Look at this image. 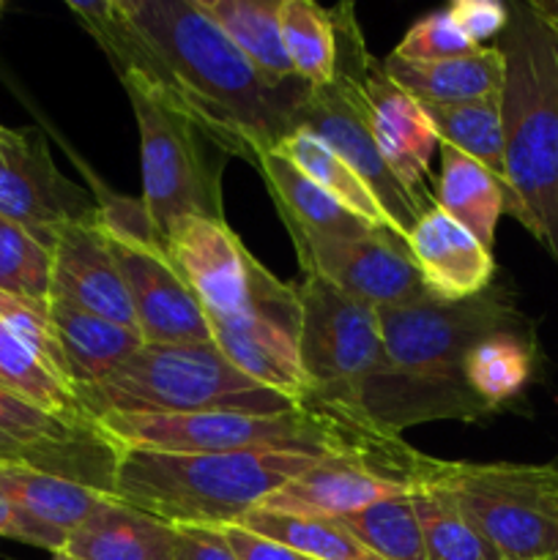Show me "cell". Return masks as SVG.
Instances as JSON below:
<instances>
[{
	"instance_id": "1",
	"label": "cell",
	"mask_w": 558,
	"mask_h": 560,
	"mask_svg": "<svg viewBox=\"0 0 558 560\" xmlns=\"http://www.w3.org/2000/svg\"><path fill=\"white\" fill-rule=\"evenodd\" d=\"M113 71L159 88L224 156L249 162L290 135L306 82H268L197 0H69Z\"/></svg>"
},
{
	"instance_id": "2",
	"label": "cell",
	"mask_w": 558,
	"mask_h": 560,
	"mask_svg": "<svg viewBox=\"0 0 558 560\" xmlns=\"http://www.w3.org/2000/svg\"><path fill=\"white\" fill-rule=\"evenodd\" d=\"M381 312L383 359L361 386L359 413L388 435L435 419L481 421L490 410L465 386V355L496 331L531 326L503 284L463 301L435 295Z\"/></svg>"
},
{
	"instance_id": "3",
	"label": "cell",
	"mask_w": 558,
	"mask_h": 560,
	"mask_svg": "<svg viewBox=\"0 0 558 560\" xmlns=\"http://www.w3.org/2000/svg\"><path fill=\"white\" fill-rule=\"evenodd\" d=\"M498 47L507 55V213L558 260V27L514 3Z\"/></svg>"
},
{
	"instance_id": "4",
	"label": "cell",
	"mask_w": 558,
	"mask_h": 560,
	"mask_svg": "<svg viewBox=\"0 0 558 560\" xmlns=\"http://www.w3.org/2000/svg\"><path fill=\"white\" fill-rule=\"evenodd\" d=\"M317 459L282 448L228 454L115 448L109 495L175 528H224L260 509Z\"/></svg>"
},
{
	"instance_id": "5",
	"label": "cell",
	"mask_w": 558,
	"mask_h": 560,
	"mask_svg": "<svg viewBox=\"0 0 558 560\" xmlns=\"http://www.w3.org/2000/svg\"><path fill=\"white\" fill-rule=\"evenodd\" d=\"M88 424L104 416H184L208 410L288 413L301 402L257 386L213 342L142 345L113 375L77 388Z\"/></svg>"
},
{
	"instance_id": "6",
	"label": "cell",
	"mask_w": 558,
	"mask_h": 560,
	"mask_svg": "<svg viewBox=\"0 0 558 560\" xmlns=\"http://www.w3.org/2000/svg\"><path fill=\"white\" fill-rule=\"evenodd\" d=\"M140 129L142 211L162 241L175 224L200 217L224 222V153L159 91L135 71H115Z\"/></svg>"
},
{
	"instance_id": "7",
	"label": "cell",
	"mask_w": 558,
	"mask_h": 560,
	"mask_svg": "<svg viewBox=\"0 0 558 560\" xmlns=\"http://www.w3.org/2000/svg\"><path fill=\"white\" fill-rule=\"evenodd\" d=\"M425 485L449 492L501 560L558 556V468L553 463H446L432 457Z\"/></svg>"
},
{
	"instance_id": "8",
	"label": "cell",
	"mask_w": 558,
	"mask_h": 560,
	"mask_svg": "<svg viewBox=\"0 0 558 560\" xmlns=\"http://www.w3.org/2000/svg\"><path fill=\"white\" fill-rule=\"evenodd\" d=\"M328 11H332L334 33H337V71L328 85H306L304 96L293 109L290 131H312L334 153H339L375 191L377 202L392 219L394 235L408 241L410 230L427 208L419 206L394 178L372 137L370 109H367L364 88H361V66L370 49L364 44L353 5L345 3Z\"/></svg>"
},
{
	"instance_id": "9",
	"label": "cell",
	"mask_w": 558,
	"mask_h": 560,
	"mask_svg": "<svg viewBox=\"0 0 558 560\" xmlns=\"http://www.w3.org/2000/svg\"><path fill=\"white\" fill-rule=\"evenodd\" d=\"M162 246L175 271L197 295L208 323L268 317L299 334L295 288L279 282L257 262L228 222L184 219L164 235Z\"/></svg>"
},
{
	"instance_id": "10",
	"label": "cell",
	"mask_w": 558,
	"mask_h": 560,
	"mask_svg": "<svg viewBox=\"0 0 558 560\" xmlns=\"http://www.w3.org/2000/svg\"><path fill=\"white\" fill-rule=\"evenodd\" d=\"M295 293L299 355L310 381V397L304 402L361 419V386L383 359L381 312L350 299L321 277H304Z\"/></svg>"
},
{
	"instance_id": "11",
	"label": "cell",
	"mask_w": 558,
	"mask_h": 560,
	"mask_svg": "<svg viewBox=\"0 0 558 560\" xmlns=\"http://www.w3.org/2000/svg\"><path fill=\"white\" fill-rule=\"evenodd\" d=\"M109 252L120 268L137 328L148 345L213 342L211 323L189 284L170 262L162 241L148 224L142 202L98 200Z\"/></svg>"
},
{
	"instance_id": "12",
	"label": "cell",
	"mask_w": 558,
	"mask_h": 560,
	"mask_svg": "<svg viewBox=\"0 0 558 560\" xmlns=\"http://www.w3.org/2000/svg\"><path fill=\"white\" fill-rule=\"evenodd\" d=\"M98 211L102 202L60 173L42 131L0 124V217L55 249L69 224L88 222Z\"/></svg>"
},
{
	"instance_id": "13",
	"label": "cell",
	"mask_w": 558,
	"mask_h": 560,
	"mask_svg": "<svg viewBox=\"0 0 558 560\" xmlns=\"http://www.w3.org/2000/svg\"><path fill=\"white\" fill-rule=\"evenodd\" d=\"M304 277H321L375 310H397L430 295L408 244L392 230L364 238H295Z\"/></svg>"
},
{
	"instance_id": "14",
	"label": "cell",
	"mask_w": 558,
	"mask_h": 560,
	"mask_svg": "<svg viewBox=\"0 0 558 560\" xmlns=\"http://www.w3.org/2000/svg\"><path fill=\"white\" fill-rule=\"evenodd\" d=\"M361 88L370 109L372 137L383 162L419 206L432 208L435 202L427 191V175H430L432 153L441 142L425 107L386 74L383 60L372 52H367L361 66Z\"/></svg>"
},
{
	"instance_id": "15",
	"label": "cell",
	"mask_w": 558,
	"mask_h": 560,
	"mask_svg": "<svg viewBox=\"0 0 558 560\" xmlns=\"http://www.w3.org/2000/svg\"><path fill=\"white\" fill-rule=\"evenodd\" d=\"M102 213V211H98ZM74 310L137 328L135 306L120 268L109 252L102 219L69 224L53 249V299Z\"/></svg>"
},
{
	"instance_id": "16",
	"label": "cell",
	"mask_w": 558,
	"mask_h": 560,
	"mask_svg": "<svg viewBox=\"0 0 558 560\" xmlns=\"http://www.w3.org/2000/svg\"><path fill=\"white\" fill-rule=\"evenodd\" d=\"M408 249L435 299L463 301L485 293L496 277V257L438 206L427 208L408 235Z\"/></svg>"
},
{
	"instance_id": "17",
	"label": "cell",
	"mask_w": 558,
	"mask_h": 560,
	"mask_svg": "<svg viewBox=\"0 0 558 560\" xmlns=\"http://www.w3.org/2000/svg\"><path fill=\"white\" fill-rule=\"evenodd\" d=\"M211 339L219 353L257 386L271 388L304 405L310 381L299 355V334L268 317L211 320Z\"/></svg>"
},
{
	"instance_id": "18",
	"label": "cell",
	"mask_w": 558,
	"mask_h": 560,
	"mask_svg": "<svg viewBox=\"0 0 558 560\" xmlns=\"http://www.w3.org/2000/svg\"><path fill=\"white\" fill-rule=\"evenodd\" d=\"M178 528L118 498H107L66 539L60 556L74 560H175Z\"/></svg>"
},
{
	"instance_id": "19",
	"label": "cell",
	"mask_w": 558,
	"mask_h": 560,
	"mask_svg": "<svg viewBox=\"0 0 558 560\" xmlns=\"http://www.w3.org/2000/svg\"><path fill=\"white\" fill-rule=\"evenodd\" d=\"M274 197L279 219L295 238H364L372 230L367 222L328 197L312 178L279 151H268L255 164Z\"/></svg>"
},
{
	"instance_id": "20",
	"label": "cell",
	"mask_w": 558,
	"mask_h": 560,
	"mask_svg": "<svg viewBox=\"0 0 558 560\" xmlns=\"http://www.w3.org/2000/svg\"><path fill=\"white\" fill-rule=\"evenodd\" d=\"M383 69L416 102L454 104L501 93L507 80V55L498 44H487L463 58L435 63H410L388 55Z\"/></svg>"
},
{
	"instance_id": "21",
	"label": "cell",
	"mask_w": 558,
	"mask_h": 560,
	"mask_svg": "<svg viewBox=\"0 0 558 560\" xmlns=\"http://www.w3.org/2000/svg\"><path fill=\"white\" fill-rule=\"evenodd\" d=\"M0 495L27 520L66 536L113 498L82 481L22 463H0Z\"/></svg>"
},
{
	"instance_id": "22",
	"label": "cell",
	"mask_w": 558,
	"mask_h": 560,
	"mask_svg": "<svg viewBox=\"0 0 558 560\" xmlns=\"http://www.w3.org/2000/svg\"><path fill=\"white\" fill-rule=\"evenodd\" d=\"M49 315H53L66 364H69L74 392L113 375L126 359H131L146 345L142 334L135 328L118 326V323L74 310L60 301H49Z\"/></svg>"
},
{
	"instance_id": "23",
	"label": "cell",
	"mask_w": 558,
	"mask_h": 560,
	"mask_svg": "<svg viewBox=\"0 0 558 560\" xmlns=\"http://www.w3.org/2000/svg\"><path fill=\"white\" fill-rule=\"evenodd\" d=\"M438 148H441V175L432 202L492 252L498 219L507 213L501 180L465 153L449 145Z\"/></svg>"
},
{
	"instance_id": "24",
	"label": "cell",
	"mask_w": 558,
	"mask_h": 560,
	"mask_svg": "<svg viewBox=\"0 0 558 560\" xmlns=\"http://www.w3.org/2000/svg\"><path fill=\"white\" fill-rule=\"evenodd\" d=\"M239 52L274 85L299 82L279 31L282 0H197Z\"/></svg>"
},
{
	"instance_id": "25",
	"label": "cell",
	"mask_w": 558,
	"mask_h": 560,
	"mask_svg": "<svg viewBox=\"0 0 558 560\" xmlns=\"http://www.w3.org/2000/svg\"><path fill=\"white\" fill-rule=\"evenodd\" d=\"M534 328H509L479 339L465 355V386L490 413L507 408L525 392L534 375Z\"/></svg>"
},
{
	"instance_id": "26",
	"label": "cell",
	"mask_w": 558,
	"mask_h": 560,
	"mask_svg": "<svg viewBox=\"0 0 558 560\" xmlns=\"http://www.w3.org/2000/svg\"><path fill=\"white\" fill-rule=\"evenodd\" d=\"M274 151H279L288 162H293L306 178L315 180L328 197H334L339 206L348 208L361 222H367L375 230H392V219H388V213L377 202L375 191L321 137H315L306 129H293L279 140Z\"/></svg>"
},
{
	"instance_id": "27",
	"label": "cell",
	"mask_w": 558,
	"mask_h": 560,
	"mask_svg": "<svg viewBox=\"0 0 558 560\" xmlns=\"http://www.w3.org/2000/svg\"><path fill=\"white\" fill-rule=\"evenodd\" d=\"M435 126L441 145L454 148L490 170L503 186L507 200V142H503L501 93L454 104H421Z\"/></svg>"
},
{
	"instance_id": "28",
	"label": "cell",
	"mask_w": 558,
	"mask_h": 560,
	"mask_svg": "<svg viewBox=\"0 0 558 560\" xmlns=\"http://www.w3.org/2000/svg\"><path fill=\"white\" fill-rule=\"evenodd\" d=\"M235 525L279 541L310 560H381L372 556L339 520L299 517V514L255 509Z\"/></svg>"
},
{
	"instance_id": "29",
	"label": "cell",
	"mask_w": 558,
	"mask_h": 560,
	"mask_svg": "<svg viewBox=\"0 0 558 560\" xmlns=\"http://www.w3.org/2000/svg\"><path fill=\"white\" fill-rule=\"evenodd\" d=\"M279 31L295 77L306 85H328L337 71V33L332 11L312 0H282Z\"/></svg>"
},
{
	"instance_id": "30",
	"label": "cell",
	"mask_w": 558,
	"mask_h": 560,
	"mask_svg": "<svg viewBox=\"0 0 558 560\" xmlns=\"http://www.w3.org/2000/svg\"><path fill=\"white\" fill-rule=\"evenodd\" d=\"M0 386L14 392L16 397L27 399L36 408L69 421V424L93 427L88 424L80 405H77L74 388L66 386L58 375H53V370L36 353H31L25 345L16 342L5 328H0Z\"/></svg>"
},
{
	"instance_id": "31",
	"label": "cell",
	"mask_w": 558,
	"mask_h": 560,
	"mask_svg": "<svg viewBox=\"0 0 558 560\" xmlns=\"http://www.w3.org/2000/svg\"><path fill=\"white\" fill-rule=\"evenodd\" d=\"M410 498L425 536L427 560H501L441 487L425 485L410 492Z\"/></svg>"
},
{
	"instance_id": "32",
	"label": "cell",
	"mask_w": 558,
	"mask_h": 560,
	"mask_svg": "<svg viewBox=\"0 0 558 560\" xmlns=\"http://www.w3.org/2000/svg\"><path fill=\"white\" fill-rule=\"evenodd\" d=\"M339 523L381 560H427L414 498L397 495L345 514Z\"/></svg>"
},
{
	"instance_id": "33",
	"label": "cell",
	"mask_w": 558,
	"mask_h": 560,
	"mask_svg": "<svg viewBox=\"0 0 558 560\" xmlns=\"http://www.w3.org/2000/svg\"><path fill=\"white\" fill-rule=\"evenodd\" d=\"M0 290L42 304L53 299V249L5 217H0Z\"/></svg>"
},
{
	"instance_id": "34",
	"label": "cell",
	"mask_w": 558,
	"mask_h": 560,
	"mask_svg": "<svg viewBox=\"0 0 558 560\" xmlns=\"http://www.w3.org/2000/svg\"><path fill=\"white\" fill-rule=\"evenodd\" d=\"M0 328H5L31 353H36L53 370V375H58L66 386L74 388L63 348H60L58 331H55L53 315H49V304L16 299V295H9L0 290Z\"/></svg>"
},
{
	"instance_id": "35",
	"label": "cell",
	"mask_w": 558,
	"mask_h": 560,
	"mask_svg": "<svg viewBox=\"0 0 558 560\" xmlns=\"http://www.w3.org/2000/svg\"><path fill=\"white\" fill-rule=\"evenodd\" d=\"M474 44L468 42L449 9L432 11V14L421 16L394 47V58L410 60V63H435V60H452L463 58V55L474 52Z\"/></svg>"
},
{
	"instance_id": "36",
	"label": "cell",
	"mask_w": 558,
	"mask_h": 560,
	"mask_svg": "<svg viewBox=\"0 0 558 560\" xmlns=\"http://www.w3.org/2000/svg\"><path fill=\"white\" fill-rule=\"evenodd\" d=\"M449 14L474 47H487L509 25V5L498 0H457L449 5Z\"/></svg>"
},
{
	"instance_id": "37",
	"label": "cell",
	"mask_w": 558,
	"mask_h": 560,
	"mask_svg": "<svg viewBox=\"0 0 558 560\" xmlns=\"http://www.w3.org/2000/svg\"><path fill=\"white\" fill-rule=\"evenodd\" d=\"M0 536L25 541V545L31 547H42V550L55 552V556L63 552L66 539H69V536L60 534V530H53L47 528V525H38L33 523V520H27L25 514L16 512L3 495H0Z\"/></svg>"
},
{
	"instance_id": "38",
	"label": "cell",
	"mask_w": 558,
	"mask_h": 560,
	"mask_svg": "<svg viewBox=\"0 0 558 560\" xmlns=\"http://www.w3.org/2000/svg\"><path fill=\"white\" fill-rule=\"evenodd\" d=\"M175 560H239L224 541L222 528H178Z\"/></svg>"
},
{
	"instance_id": "39",
	"label": "cell",
	"mask_w": 558,
	"mask_h": 560,
	"mask_svg": "<svg viewBox=\"0 0 558 560\" xmlns=\"http://www.w3.org/2000/svg\"><path fill=\"white\" fill-rule=\"evenodd\" d=\"M222 536L239 560H310L290 550V547L279 545V541H271L266 536H257L252 530L241 528V525H224Z\"/></svg>"
},
{
	"instance_id": "40",
	"label": "cell",
	"mask_w": 558,
	"mask_h": 560,
	"mask_svg": "<svg viewBox=\"0 0 558 560\" xmlns=\"http://www.w3.org/2000/svg\"><path fill=\"white\" fill-rule=\"evenodd\" d=\"M0 463H22L33 465V454L27 448H22L20 443L9 441V438L0 435Z\"/></svg>"
},
{
	"instance_id": "41",
	"label": "cell",
	"mask_w": 558,
	"mask_h": 560,
	"mask_svg": "<svg viewBox=\"0 0 558 560\" xmlns=\"http://www.w3.org/2000/svg\"><path fill=\"white\" fill-rule=\"evenodd\" d=\"M531 5H534L547 22H553V25L558 27V0H531Z\"/></svg>"
},
{
	"instance_id": "42",
	"label": "cell",
	"mask_w": 558,
	"mask_h": 560,
	"mask_svg": "<svg viewBox=\"0 0 558 560\" xmlns=\"http://www.w3.org/2000/svg\"><path fill=\"white\" fill-rule=\"evenodd\" d=\"M53 560H74V558H69V556H55Z\"/></svg>"
},
{
	"instance_id": "43",
	"label": "cell",
	"mask_w": 558,
	"mask_h": 560,
	"mask_svg": "<svg viewBox=\"0 0 558 560\" xmlns=\"http://www.w3.org/2000/svg\"><path fill=\"white\" fill-rule=\"evenodd\" d=\"M553 465H556V468H558V459H556V463H553Z\"/></svg>"
},
{
	"instance_id": "44",
	"label": "cell",
	"mask_w": 558,
	"mask_h": 560,
	"mask_svg": "<svg viewBox=\"0 0 558 560\" xmlns=\"http://www.w3.org/2000/svg\"><path fill=\"white\" fill-rule=\"evenodd\" d=\"M550 560H558V556H556V558H550Z\"/></svg>"
},
{
	"instance_id": "45",
	"label": "cell",
	"mask_w": 558,
	"mask_h": 560,
	"mask_svg": "<svg viewBox=\"0 0 558 560\" xmlns=\"http://www.w3.org/2000/svg\"><path fill=\"white\" fill-rule=\"evenodd\" d=\"M0 9H3V5H0Z\"/></svg>"
}]
</instances>
